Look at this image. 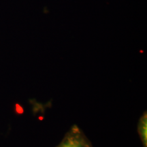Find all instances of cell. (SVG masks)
I'll return each mask as SVG.
<instances>
[{"instance_id":"1","label":"cell","mask_w":147,"mask_h":147,"mask_svg":"<svg viewBox=\"0 0 147 147\" xmlns=\"http://www.w3.org/2000/svg\"><path fill=\"white\" fill-rule=\"evenodd\" d=\"M56 147H93L85 134L76 125L73 126Z\"/></svg>"},{"instance_id":"2","label":"cell","mask_w":147,"mask_h":147,"mask_svg":"<svg viewBox=\"0 0 147 147\" xmlns=\"http://www.w3.org/2000/svg\"><path fill=\"white\" fill-rule=\"evenodd\" d=\"M138 133L143 147H147V115L144 112L138 123Z\"/></svg>"}]
</instances>
